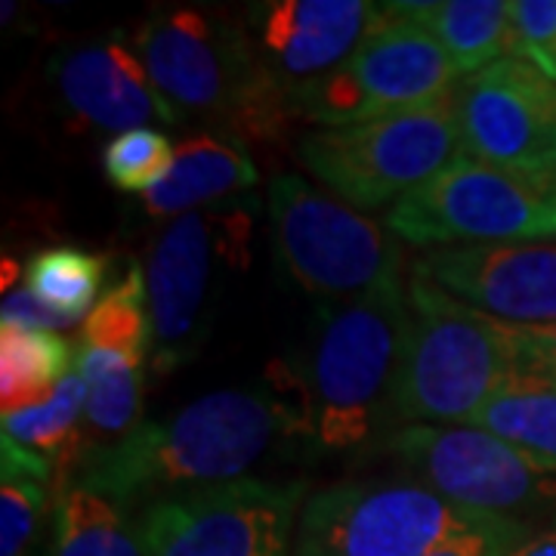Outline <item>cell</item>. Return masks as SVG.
<instances>
[{
  "instance_id": "4fadbf2b",
  "label": "cell",
  "mask_w": 556,
  "mask_h": 556,
  "mask_svg": "<svg viewBox=\"0 0 556 556\" xmlns=\"http://www.w3.org/2000/svg\"><path fill=\"white\" fill-rule=\"evenodd\" d=\"M460 155L556 186V84L504 56L455 90Z\"/></svg>"
},
{
  "instance_id": "ac0fdd59",
  "label": "cell",
  "mask_w": 556,
  "mask_h": 556,
  "mask_svg": "<svg viewBox=\"0 0 556 556\" xmlns=\"http://www.w3.org/2000/svg\"><path fill=\"white\" fill-rule=\"evenodd\" d=\"M260 182L257 164L251 161L244 142L226 137H192L177 146L174 167L142 204L152 217H182L201 204H219L229 195L248 192Z\"/></svg>"
},
{
  "instance_id": "4dcf8cb0",
  "label": "cell",
  "mask_w": 556,
  "mask_h": 556,
  "mask_svg": "<svg viewBox=\"0 0 556 556\" xmlns=\"http://www.w3.org/2000/svg\"><path fill=\"white\" fill-rule=\"evenodd\" d=\"M517 346L547 358L556 365V321L554 325H510Z\"/></svg>"
},
{
  "instance_id": "f1b7e54d",
  "label": "cell",
  "mask_w": 556,
  "mask_h": 556,
  "mask_svg": "<svg viewBox=\"0 0 556 556\" xmlns=\"http://www.w3.org/2000/svg\"><path fill=\"white\" fill-rule=\"evenodd\" d=\"M529 538L526 522L517 517H497L492 514L482 519L479 526L460 532L452 541H445L430 556H507L514 547H519Z\"/></svg>"
},
{
  "instance_id": "d6986e66",
  "label": "cell",
  "mask_w": 556,
  "mask_h": 556,
  "mask_svg": "<svg viewBox=\"0 0 556 556\" xmlns=\"http://www.w3.org/2000/svg\"><path fill=\"white\" fill-rule=\"evenodd\" d=\"M387 13L424 25L448 53L457 75H477L514 56V3L504 0H442V3H383Z\"/></svg>"
},
{
  "instance_id": "9a60e30c",
  "label": "cell",
  "mask_w": 556,
  "mask_h": 556,
  "mask_svg": "<svg viewBox=\"0 0 556 556\" xmlns=\"http://www.w3.org/2000/svg\"><path fill=\"white\" fill-rule=\"evenodd\" d=\"M260 60L288 90L331 75L378 25L380 3L365 0H276L251 7Z\"/></svg>"
},
{
  "instance_id": "4316f807",
  "label": "cell",
  "mask_w": 556,
  "mask_h": 556,
  "mask_svg": "<svg viewBox=\"0 0 556 556\" xmlns=\"http://www.w3.org/2000/svg\"><path fill=\"white\" fill-rule=\"evenodd\" d=\"M177 149L161 130L137 127L124 130L105 142L102 149V170L109 182L121 192H152L161 179L170 174Z\"/></svg>"
},
{
  "instance_id": "7c38bea8",
  "label": "cell",
  "mask_w": 556,
  "mask_h": 556,
  "mask_svg": "<svg viewBox=\"0 0 556 556\" xmlns=\"http://www.w3.org/2000/svg\"><path fill=\"white\" fill-rule=\"evenodd\" d=\"M383 448L457 507L497 517L556 507V479L538 473L517 448L479 427L408 424L393 430Z\"/></svg>"
},
{
  "instance_id": "8fae6325",
  "label": "cell",
  "mask_w": 556,
  "mask_h": 556,
  "mask_svg": "<svg viewBox=\"0 0 556 556\" xmlns=\"http://www.w3.org/2000/svg\"><path fill=\"white\" fill-rule=\"evenodd\" d=\"M303 482L232 479L155 497L137 526L146 556H288Z\"/></svg>"
},
{
  "instance_id": "603a6c76",
  "label": "cell",
  "mask_w": 556,
  "mask_h": 556,
  "mask_svg": "<svg viewBox=\"0 0 556 556\" xmlns=\"http://www.w3.org/2000/svg\"><path fill=\"white\" fill-rule=\"evenodd\" d=\"M80 417H87V390H84L78 368H72L56 387L53 399H47L38 408L3 415V437L56 464L60 470L56 492H60L65 485L62 479H68L72 467H78L84 455L90 452L80 430Z\"/></svg>"
},
{
  "instance_id": "277c9868",
  "label": "cell",
  "mask_w": 556,
  "mask_h": 556,
  "mask_svg": "<svg viewBox=\"0 0 556 556\" xmlns=\"http://www.w3.org/2000/svg\"><path fill=\"white\" fill-rule=\"evenodd\" d=\"M517 365L510 325L408 278V338L399 368L396 424H470Z\"/></svg>"
},
{
  "instance_id": "1f68e13d",
  "label": "cell",
  "mask_w": 556,
  "mask_h": 556,
  "mask_svg": "<svg viewBox=\"0 0 556 556\" xmlns=\"http://www.w3.org/2000/svg\"><path fill=\"white\" fill-rule=\"evenodd\" d=\"M507 556H556V529L544 532V535L526 538L519 547H514Z\"/></svg>"
},
{
  "instance_id": "d4e9b609",
  "label": "cell",
  "mask_w": 556,
  "mask_h": 556,
  "mask_svg": "<svg viewBox=\"0 0 556 556\" xmlns=\"http://www.w3.org/2000/svg\"><path fill=\"white\" fill-rule=\"evenodd\" d=\"M105 278V260L80 248H47L38 251L25 269V288L62 316L80 318L93 313V300Z\"/></svg>"
},
{
  "instance_id": "5bb4252c",
  "label": "cell",
  "mask_w": 556,
  "mask_h": 556,
  "mask_svg": "<svg viewBox=\"0 0 556 556\" xmlns=\"http://www.w3.org/2000/svg\"><path fill=\"white\" fill-rule=\"evenodd\" d=\"M412 276L507 325L556 321V241L430 248Z\"/></svg>"
},
{
  "instance_id": "2e32d148",
  "label": "cell",
  "mask_w": 556,
  "mask_h": 556,
  "mask_svg": "<svg viewBox=\"0 0 556 556\" xmlns=\"http://www.w3.org/2000/svg\"><path fill=\"white\" fill-rule=\"evenodd\" d=\"M53 78L65 109L90 127L124 134L159 118L177 124L127 40L109 38L62 53L53 62Z\"/></svg>"
},
{
  "instance_id": "ffe728a7",
  "label": "cell",
  "mask_w": 556,
  "mask_h": 556,
  "mask_svg": "<svg viewBox=\"0 0 556 556\" xmlns=\"http://www.w3.org/2000/svg\"><path fill=\"white\" fill-rule=\"evenodd\" d=\"M0 556H40L43 517L56 504L53 464L10 437H0Z\"/></svg>"
},
{
  "instance_id": "d6a6232c",
  "label": "cell",
  "mask_w": 556,
  "mask_h": 556,
  "mask_svg": "<svg viewBox=\"0 0 556 556\" xmlns=\"http://www.w3.org/2000/svg\"><path fill=\"white\" fill-rule=\"evenodd\" d=\"M40 556H53V554H47V551H43V554H40Z\"/></svg>"
},
{
  "instance_id": "f546056e",
  "label": "cell",
  "mask_w": 556,
  "mask_h": 556,
  "mask_svg": "<svg viewBox=\"0 0 556 556\" xmlns=\"http://www.w3.org/2000/svg\"><path fill=\"white\" fill-rule=\"evenodd\" d=\"M3 325H16V328H28V331H65L72 328L78 318L62 316L56 309H50L47 303H40L28 288H16L3 294Z\"/></svg>"
},
{
  "instance_id": "e0dca14e",
  "label": "cell",
  "mask_w": 556,
  "mask_h": 556,
  "mask_svg": "<svg viewBox=\"0 0 556 556\" xmlns=\"http://www.w3.org/2000/svg\"><path fill=\"white\" fill-rule=\"evenodd\" d=\"M514 334V331H510ZM517 343V340H514ZM467 427L517 448L538 473H556V365L517 346V365Z\"/></svg>"
},
{
  "instance_id": "52a82bcc",
  "label": "cell",
  "mask_w": 556,
  "mask_h": 556,
  "mask_svg": "<svg viewBox=\"0 0 556 556\" xmlns=\"http://www.w3.org/2000/svg\"><path fill=\"white\" fill-rule=\"evenodd\" d=\"M387 229L415 248L556 239V186L460 155L399 199Z\"/></svg>"
},
{
  "instance_id": "484cf974",
  "label": "cell",
  "mask_w": 556,
  "mask_h": 556,
  "mask_svg": "<svg viewBox=\"0 0 556 556\" xmlns=\"http://www.w3.org/2000/svg\"><path fill=\"white\" fill-rule=\"evenodd\" d=\"M152 340V313H149V288L139 266H130L127 276L93 306L84 321L80 343L115 350L124 356L146 358Z\"/></svg>"
},
{
  "instance_id": "3957f363",
  "label": "cell",
  "mask_w": 556,
  "mask_h": 556,
  "mask_svg": "<svg viewBox=\"0 0 556 556\" xmlns=\"http://www.w3.org/2000/svg\"><path fill=\"white\" fill-rule=\"evenodd\" d=\"M405 338L408 285L380 288L321 313L300 393L313 439L328 448H353L396 424Z\"/></svg>"
},
{
  "instance_id": "6da1fadb",
  "label": "cell",
  "mask_w": 556,
  "mask_h": 556,
  "mask_svg": "<svg viewBox=\"0 0 556 556\" xmlns=\"http://www.w3.org/2000/svg\"><path fill=\"white\" fill-rule=\"evenodd\" d=\"M291 383L263 390H217L167 420L139 424L130 437L90 448L78 482L130 507L155 497L244 479L278 439L313 437L303 399Z\"/></svg>"
},
{
  "instance_id": "cb8c5ba5",
  "label": "cell",
  "mask_w": 556,
  "mask_h": 556,
  "mask_svg": "<svg viewBox=\"0 0 556 556\" xmlns=\"http://www.w3.org/2000/svg\"><path fill=\"white\" fill-rule=\"evenodd\" d=\"M142 365L146 358L124 356L100 346H78V368L87 390V424L97 437L124 439L139 427L142 415Z\"/></svg>"
},
{
  "instance_id": "83f0119b",
  "label": "cell",
  "mask_w": 556,
  "mask_h": 556,
  "mask_svg": "<svg viewBox=\"0 0 556 556\" xmlns=\"http://www.w3.org/2000/svg\"><path fill=\"white\" fill-rule=\"evenodd\" d=\"M514 56L556 84V0H514Z\"/></svg>"
},
{
  "instance_id": "30bf717a",
  "label": "cell",
  "mask_w": 556,
  "mask_h": 556,
  "mask_svg": "<svg viewBox=\"0 0 556 556\" xmlns=\"http://www.w3.org/2000/svg\"><path fill=\"white\" fill-rule=\"evenodd\" d=\"M489 517L412 479L343 482L303 504L294 556H430Z\"/></svg>"
},
{
  "instance_id": "5b68a950",
  "label": "cell",
  "mask_w": 556,
  "mask_h": 556,
  "mask_svg": "<svg viewBox=\"0 0 556 556\" xmlns=\"http://www.w3.org/2000/svg\"><path fill=\"white\" fill-rule=\"evenodd\" d=\"M298 155L318 182L353 207L396 204L460 159L455 93L387 118L309 130L300 137Z\"/></svg>"
},
{
  "instance_id": "7a4b0ae2",
  "label": "cell",
  "mask_w": 556,
  "mask_h": 556,
  "mask_svg": "<svg viewBox=\"0 0 556 556\" xmlns=\"http://www.w3.org/2000/svg\"><path fill=\"white\" fill-rule=\"evenodd\" d=\"M134 43L177 121H211L239 142L278 137L294 121L288 90L260 60L251 31L229 16L161 10L139 25Z\"/></svg>"
},
{
  "instance_id": "44dd1931",
  "label": "cell",
  "mask_w": 556,
  "mask_h": 556,
  "mask_svg": "<svg viewBox=\"0 0 556 556\" xmlns=\"http://www.w3.org/2000/svg\"><path fill=\"white\" fill-rule=\"evenodd\" d=\"M72 343L50 331L0 325V408L16 415L53 399L75 365Z\"/></svg>"
},
{
  "instance_id": "9c48e42d",
  "label": "cell",
  "mask_w": 556,
  "mask_h": 556,
  "mask_svg": "<svg viewBox=\"0 0 556 556\" xmlns=\"http://www.w3.org/2000/svg\"><path fill=\"white\" fill-rule=\"evenodd\" d=\"M457 68L439 40L412 20L383 10L358 50L331 75L291 93L294 118L350 127L412 112L455 93Z\"/></svg>"
},
{
  "instance_id": "7402d4cb",
  "label": "cell",
  "mask_w": 556,
  "mask_h": 556,
  "mask_svg": "<svg viewBox=\"0 0 556 556\" xmlns=\"http://www.w3.org/2000/svg\"><path fill=\"white\" fill-rule=\"evenodd\" d=\"M53 556H146L127 507L84 485L56 492Z\"/></svg>"
},
{
  "instance_id": "ba28073f",
  "label": "cell",
  "mask_w": 556,
  "mask_h": 556,
  "mask_svg": "<svg viewBox=\"0 0 556 556\" xmlns=\"http://www.w3.org/2000/svg\"><path fill=\"white\" fill-rule=\"evenodd\" d=\"M254 217L248 204H219L177 217L155 241L146 266L155 368L174 371L195 356L211 331V303L251 260Z\"/></svg>"
},
{
  "instance_id": "8992f818",
  "label": "cell",
  "mask_w": 556,
  "mask_h": 556,
  "mask_svg": "<svg viewBox=\"0 0 556 556\" xmlns=\"http://www.w3.org/2000/svg\"><path fill=\"white\" fill-rule=\"evenodd\" d=\"M266 201L278 263L306 294L353 300L405 285L399 239L353 204L294 174L273 179Z\"/></svg>"
}]
</instances>
